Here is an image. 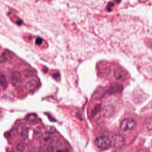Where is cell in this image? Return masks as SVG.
I'll list each match as a JSON object with an SVG mask.
<instances>
[{"instance_id":"obj_1","label":"cell","mask_w":152,"mask_h":152,"mask_svg":"<svg viewBox=\"0 0 152 152\" xmlns=\"http://www.w3.org/2000/svg\"><path fill=\"white\" fill-rule=\"evenodd\" d=\"M95 144L96 147L101 150H107L112 146L110 139L108 137L104 136L96 138L95 141Z\"/></svg>"},{"instance_id":"obj_2","label":"cell","mask_w":152,"mask_h":152,"mask_svg":"<svg viewBox=\"0 0 152 152\" xmlns=\"http://www.w3.org/2000/svg\"><path fill=\"white\" fill-rule=\"evenodd\" d=\"M137 126V121L132 118H127L120 122V128L123 132H127L134 129Z\"/></svg>"},{"instance_id":"obj_3","label":"cell","mask_w":152,"mask_h":152,"mask_svg":"<svg viewBox=\"0 0 152 152\" xmlns=\"http://www.w3.org/2000/svg\"><path fill=\"white\" fill-rule=\"evenodd\" d=\"M110 140L112 146L117 149L122 148L126 144L125 138L120 134L113 135Z\"/></svg>"},{"instance_id":"obj_4","label":"cell","mask_w":152,"mask_h":152,"mask_svg":"<svg viewBox=\"0 0 152 152\" xmlns=\"http://www.w3.org/2000/svg\"><path fill=\"white\" fill-rule=\"evenodd\" d=\"M18 133L21 135L24 139L27 138L28 134L29 128L26 124L21 123L18 126L17 128Z\"/></svg>"},{"instance_id":"obj_5","label":"cell","mask_w":152,"mask_h":152,"mask_svg":"<svg viewBox=\"0 0 152 152\" xmlns=\"http://www.w3.org/2000/svg\"><path fill=\"white\" fill-rule=\"evenodd\" d=\"M11 81L14 86H18L21 82V76L18 72H14L10 76Z\"/></svg>"},{"instance_id":"obj_6","label":"cell","mask_w":152,"mask_h":152,"mask_svg":"<svg viewBox=\"0 0 152 152\" xmlns=\"http://www.w3.org/2000/svg\"><path fill=\"white\" fill-rule=\"evenodd\" d=\"M38 86V82L35 79L31 80L26 85V88L29 91H33L35 90Z\"/></svg>"},{"instance_id":"obj_7","label":"cell","mask_w":152,"mask_h":152,"mask_svg":"<svg viewBox=\"0 0 152 152\" xmlns=\"http://www.w3.org/2000/svg\"><path fill=\"white\" fill-rule=\"evenodd\" d=\"M12 58L11 53L9 51H5L0 56V61H5Z\"/></svg>"},{"instance_id":"obj_8","label":"cell","mask_w":152,"mask_h":152,"mask_svg":"<svg viewBox=\"0 0 152 152\" xmlns=\"http://www.w3.org/2000/svg\"><path fill=\"white\" fill-rule=\"evenodd\" d=\"M37 119V117L36 114L35 113H31V114H29L27 116L26 119L29 121L30 122H34V121H36Z\"/></svg>"},{"instance_id":"obj_9","label":"cell","mask_w":152,"mask_h":152,"mask_svg":"<svg viewBox=\"0 0 152 152\" xmlns=\"http://www.w3.org/2000/svg\"><path fill=\"white\" fill-rule=\"evenodd\" d=\"M0 84L4 88H7L8 83L6 78L4 76L0 75Z\"/></svg>"},{"instance_id":"obj_10","label":"cell","mask_w":152,"mask_h":152,"mask_svg":"<svg viewBox=\"0 0 152 152\" xmlns=\"http://www.w3.org/2000/svg\"><path fill=\"white\" fill-rule=\"evenodd\" d=\"M17 150L20 152H23L26 149V145L23 143H20L18 145L17 147Z\"/></svg>"},{"instance_id":"obj_11","label":"cell","mask_w":152,"mask_h":152,"mask_svg":"<svg viewBox=\"0 0 152 152\" xmlns=\"http://www.w3.org/2000/svg\"><path fill=\"white\" fill-rule=\"evenodd\" d=\"M47 152H58L57 149L54 146L49 145L47 148Z\"/></svg>"},{"instance_id":"obj_12","label":"cell","mask_w":152,"mask_h":152,"mask_svg":"<svg viewBox=\"0 0 152 152\" xmlns=\"http://www.w3.org/2000/svg\"><path fill=\"white\" fill-rule=\"evenodd\" d=\"M43 42V40L41 38H37L36 40V43L37 45H40Z\"/></svg>"},{"instance_id":"obj_13","label":"cell","mask_w":152,"mask_h":152,"mask_svg":"<svg viewBox=\"0 0 152 152\" xmlns=\"http://www.w3.org/2000/svg\"><path fill=\"white\" fill-rule=\"evenodd\" d=\"M114 6V4H112V3H110L108 6V10L111 11L112 9V7Z\"/></svg>"},{"instance_id":"obj_14","label":"cell","mask_w":152,"mask_h":152,"mask_svg":"<svg viewBox=\"0 0 152 152\" xmlns=\"http://www.w3.org/2000/svg\"><path fill=\"white\" fill-rule=\"evenodd\" d=\"M115 152H123L122 151H120V150H118V151H116Z\"/></svg>"},{"instance_id":"obj_15","label":"cell","mask_w":152,"mask_h":152,"mask_svg":"<svg viewBox=\"0 0 152 152\" xmlns=\"http://www.w3.org/2000/svg\"><path fill=\"white\" fill-rule=\"evenodd\" d=\"M116 1H117V2H120V0H116Z\"/></svg>"}]
</instances>
